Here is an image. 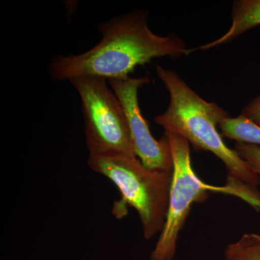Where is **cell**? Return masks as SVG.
I'll return each mask as SVG.
<instances>
[{
    "label": "cell",
    "mask_w": 260,
    "mask_h": 260,
    "mask_svg": "<svg viewBox=\"0 0 260 260\" xmlns=\"http://www.w3.org/2000/svg\"><path fill=\"white\" fill-rule=\"evenodd\" d=\"M148 15L135 10L102 23L98 27L102 39L83 54L57 55L49 61L51 78L58 81L78 77L124 79L136 67L154 58L187 55L190 50L174 34H154L148 25Z\"/></svg>",
    "instance_id": "obj_1"
},
{
    "label": "cell",
    "mask_w": 260,
    "mask_h": 260,
    "mask_svg": "<svg viewBox=\"0 0 260 260\" xmlns=\"http://www.w3.org/2000/svg\"><path fill=\"white\" fill-rule=\"evenodd\" d=\"M156 72L170 100L167 110L155 116V122L165 132L185 138L195 150L213 153L225 164L230 184L258 188L260 181L256 173L234 149L225 144L218 133L220 121L230 116L227 112L203 99L173 70L158 65Z\"/></svg>",
    "instance_id": "obj_2"
},
{
    "label": "cell",
    "mask_w": 260,
    "mask_h": 260,
    "mask_svg": "<svg viewBox=\"0 0 260 260\" xmlns=\"http://www.w3.org/2000/svg\"><path fill=\"white\" fill-rule=\"evenodd\" d=\"M88 166L119 189L121 199L114 203L113 215L121 218L126 207H132L139 215L145 239L160 234L167 219L173 172L150 170L137 157L120 155H89Z\"/></svg>",
    "instance_id": "obj_3"
},
{
    "label": "cell",
    "mask_w": 260,
    "mask_h": 260,
    "mask_svg": "<svg viewBox=\"0 0 260 260\" xmlns=\"http://www.w3.org/2000/svg\"><path fill=\"white\" fill-rule=\"evenodd\" d=\"M170 144L173 159L172 181L169 194L167 219L150 260H173L177 251L179 233L184 226L191 205L208 199L210 191H223L237 195L252 205L254 191L229 184L215 187L205 184L191 167L190 148L187 140L175 133L165 132Z\"/></svg>",
    "instance_id": "obj_4"
},
{
    "label": "cell",
    "mask_w": 260,
    "mask_h": 260,
    "mask_svg": "<svg viewBox=\"0 0 260 260\" xmlns=\"http://www.w3.org/2000/svg\"><path fill=\"white\" fill-rule=\"evenodd\" d=\"M107 81L93 76L69 80L81 99L89 155L136 157L125 114Z\"/></svg>",
    "instance_id": "obj_5"
},
{
    "label": "cell",
    "mask_w": 260,
    "mask_h": 260,
    "mask_svg": "<svg viewBox=\"0 0 260 260\" xmlns=\"http://www.w3.org/2000/svg\"><path fill=\"white\" fill-rule=\"evenodd\" d=\"M109 85L120 102L125 114L130 138L136 157L143 167L150 170L173 172V159L167 135L160 140L154 138L145 118L142 115L138 91L150 82L148 76L109 80Z\"/></svg>",
    "instance_id": "obj_6"
},
{
    "label": "cell",
    "mask_w": 260,
    "mask_h": 260,
    "mask_svg": "<svg viewBox=\"0 0 260 260\" xmlns=\"http://www.w3.org/2000/svg\"><path fill=\"white\" fill-rule=\"evenodd\" d=\"M258 25H260V0L235 1L233 5L232 23L230 28L222 37L204 44L200 47V49L208 50L232 42L244 32Z\"/></svg>",
    "instance_id": "obj_7"
},
{
    "label": "cell",
    "mask_w": 260,
    "mask_h": 260,
    "mask_svg": "<svg viewBox=\"0 0 260 260\" xmlns=\"http://www.w3.org/2000/svg\"><path fill=\"white\" fill-rule=\"evenodd\" d=\"M218 127L222 138L234 140L237 143L260 145V126L242 114L225 118Z\"/></svg>",
    "instance_id": "obj_8"
},
{
    "label": "cell",
    "mask_w": 260,
    "mask_h": 260,
    "mask_svg": "<svg viewBox=\"0 0 260 260\" xmlns=\"http://www.w3.org/2000/svg\"><path fill=\"white\" fill-rule=\"evenodd\" d=\"M225 260H260V234H245L224 251Z\"/></svg>",
    "instance_id": "obj_9"
},
{
    "label": "cell",
    "mask_w": 260,
    "mask_h": 260,
    "mask_svg": "<svg viewBox=\"0 0 260 260\" xmlns=\"http://www.w3.org/2000/svg\"><path fill=\"white\" fill-rule=\"evenodd\" d=\"M234 150L256 173L260 181V146L246 143H237Z\"/></svg>",
    "instance_id": "obj_10"
},
{
    "label": "cell",
    "mask_w": 260,
    "mask_h": 260,
    "mask_svg": "<svg viewBox=\"0 0 260 260\" xmlns=\"http://www.w3.org/2000/svg\"><path fill=\"white\" fill-rule=\"evenodd\" d=\"M242 115L260 126V95L254 98L242 111Z\"/></svg>",
    "instance_id": "obj_11"
}]
</instances>
